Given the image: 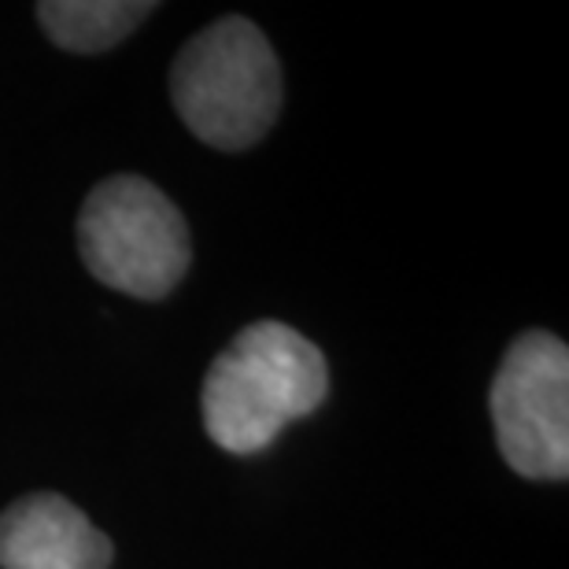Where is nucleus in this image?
<instances>
[{"label":"nucleus","mask_w":569,"mask_h":569,"mask_svg":"<svg viewBox=\"0 0 569 569\" xmlns=\"http://www.w3.org/2000/svg\"><path fill=\"white\" fill-rule=\"evenodd\" d=\"M329 392L326 356L300 329L256 322L211 362L200 392L208 437L230 455H256L278 432L322 407Z\"/></svg>","instance_id":"obj_1"},{"label":"nucleus","mask_w":569,"mask_h":569,"mask_svg":"<svg viewBox=\"0 0 569 569\" xmlns=\"http://www.w3.org/2000/svg\"><path fill=\"white\" fill-rule=\"evenodd\" d=\"M170 100L203 144L241 152L263 141L281 111V63L241 16L200 30L170 67Z\"/></svg>","instance_id":"obj_2"},{"label":"nucleus","mask_w":569,"mask_h":569,"mask_svg":"<svg viewBox=\"0 0 569 569\" xmlns=\"http://www.w3.org/2000/svg\"><path fill=\"white\" fill-rule=\"evenodd\" d=\"M78 248L89 274L138 300L174 292L192 259L186 214L138 174H116L89 192L78 214Z\"/></svg>","instance_id":"obj_3"},{"label":"nucleus","mask_w":569,"mask_h":569,"mask_svg":"<svg viewBox=\"0 0 569 569\" xmlns=\"http://www.w3.org/2000/svg\"><path fill=\"white\" fill-rule=\"evenodd\" d=\"M488 407L510 470L529 481H566L569 348L559 337L543 329L521 333L499 362Z\"/></svg>","instance_id":"obj_4"},{"label":"nucleus","mask_w":569,"mask_h":569,"mask_svg":"<svg viewBox=\"0 0 569 569\" xmlns=\"http://www.w3.org/2000/svg\"><path fill=\"white\" fill-rule=\"evenodd\" d=\"M116 548L56 492L16 499L0 515V569H111Z\"/></svg>","instance_id":"obj_5"},{"label":"nucleus","mask_w":569,"mask_h":569,"mask_svg":"<svg viewBox=\"0 0 569 569\" xmlns=\"http://www.w3.org/2000/svg\"><path fill=\"white\" fill-rule=\"evenodd\" d=\"M152 0H41L44 33L67 52H108L152 16Z\"/></svg>","instance_id":"obj_6"}]
</instances>
